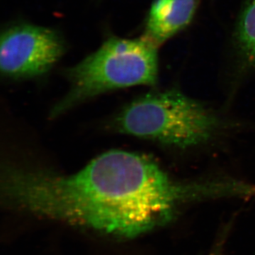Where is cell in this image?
I'll list each match as a JSON object with an SVG mask.
<instances>
[{"instance_id": "cell-1", "label": "cell", "mask_w": 255, "mask_h": 255, "mask_svg": "<svg viewBox=\"0 0 255 255\" xmlns=\"http://www.w3.org/2000/svg\"><path fill=\"white\" fill-rule=\"evenodd\" d=\"M212 183L172 180L152 159L111 150L69 175L6 167L1 192L31 214L118 238L132 239L163 226L177 208L211 199Z\"/></svg>"}, {"instance_id": "cell-2", "label": "cell", "mask_w": 255, "mask_h": 255, "mask_svg": "<svg viewBox=\"0 0 255 255\" xmlns=\"http://www.w3.org/2000/svg\"><path fill=\"white\" fill-rule=\"evenodd\" d=\"M155 43L142 36L137 39L112 38L97 51L70 69V91L53 107V117L104 92L135 86L153 85L157 80L158 58Z\"/></svg>"}, {"instance_id": "cell-3", "label": "cell", "mask_w": 255, "mask_h": 255, "mask_svg": "<svg viewBox=\"0 0 255 255\" xmlns=\"http://www.w3.org/2000/svg\"><path fill=\"white\" fill-rule=\"evenodd\" d=\"M117 127L124 133L187 147L209 140L219 123L199 102L169 90L137 99L120 114Z\"/></svg>"}, {"instance_id": "cell-4", "label": "cell", "mask_w": 255, "mask_h": 255, "mask_svg": "<svg viewBox=\"0 0 255 255\" xmlns=\"http://www.w3.org/2000/svg\"><path fill=\"white\" fill-rule=\"evenodd\" d=\"M63 51V41L53 30L28 24L13 26L1 35V71L10 78L38 76L49 70Z\"/></svg>"}, {"instance_id": "cell-5", "label": "cell", "mask_w": 255, "mask_h": 255, "mask_svg": "<svg viewBox=\"0 0 255 255\" xmlns=\"http://www.w3.org/2000/svg\"><path fill=\"white\" fill-rule=\"evenodd\" d=\"M197 0H155L146 23L145 36L159 47L191 22Z\"/></svg>"}, {"instance_id": "cell-6", "label": "cell", "mask_w": 255, "mask_h": 255, "mask_svg": "<svg viewBox=\"0 0 255 255\" xmlns=\"http://www.w3.org/2000/svg\"><path fill=\"white\" fill-rule=\"evenodd\" d=\"M236 36L240 53L255 65V0H247L240 15Z\"/></svg>"}, {"instance_id": "cell-7", "label": "cell", "mask_w": 255, "mask_h": 255, "mask_svg": "<svg viewBox=\"0 0 255 255\" xmlns=\"http://www.w3.org/2000/svg\"><path fill=\"white\" fill-rule=\"evenodd\" d=\"M214 255H216V254H214Z\"/></svg>"}]
</instances>
